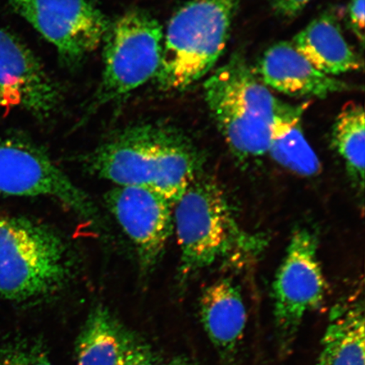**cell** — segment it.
I'll return each mask as SVG.
<instances>
[{"mask_svg":"<svg viewBox=\"0 0 365 365\" xmlns=\"http://www.w3.org/2000/svg\"><path fill=\"white\" fill-rule=\"evenodd\" d=\"M202 158L184 132L162 123H143L117 132L91 153L85 165L116 186L156 191L175 205L200 175Z\"/></svg>","mask_w":365,"mask_h":365,"instance_id":"1","label":"cell"},{"mask_svg":"<svg viewBox=\"0 0 365 365\" xmlns=\"http://www.w3.org/2000/svg\"><path fill=\"white\" fill-rule=\"evenodd\" d=\"M173 207L182 281L222 259L251 257L264 248L261 237L242 230L225 192L209 177L196 178Z\"/></svg>","mask_w":365,"mask_h":365,"instance_id":"2","label":"cell"},{"mask_svg":"<svg viewBox=\"0 0 365 365\" xmlns=\"http://www.w3.org/2000/svg\"><path fill=\"white\" fill-rule=\"evenodd\" d=\"M205 98L235 156L245 161L267 154L278 100L236 53L209 77Z\"/></svg>","mask_w":365,"mask_h":365,"instance_id":"3","label":"cell"},{"mask_svg":"<svg viewBox=\"0 0 365 365\" xmlns=\"http://www.w3.org/2000/svg\"><path fill=\"white\" fill-rule=\"evenodd\" d=\"M74 262L53 228L25 217H0V299L47 298L71 281Z\"/></svg>","mask_w":365,"mask_h":365,"instance_id":"4","label":"cell"},{"mask_svg":"<svg viewBox=\"0 0 365 365\" xmlns=\"http://www.w3.org/2000/svg\"><path fill=\"white\" fill-rule=\"evenodd\" d=\"M241 0H191L171 18L154 81L182 91L202 79L225 51Z\"/></svg>","mask_w":365,"mask_h":365,"instance_id":"5","label":"cell"},{"mask_svg":"<svg viewBox=\"0 0 365 365\" xmlns=\"http://www.w3.org/2000/svg\"><path fill=\"white\" fill-rule=\"evenodd\" d=\"M164 34L148 12L133 10L111 23L104 48V70L91 109L115 101L156 76Z\"/></svg>","mask_w":365,"mask_h":365,"instance_id":"6","label":"cell"},{"mask_svg":"<svg viewBox=\"0 0 365 365\" xmlns=\"http://www.w3.org/2000/svg\"><path fill=\"white\" fill-rule=\"evenodd\" d=\"M274 319L282 353H289L307 314L322 304L326 282L314 232H294L272 285Z\"/></svg>","mask_w":365,"mask_h":365,"instance_id":"7","label":"cell"},{"mask_svg":"<svg viewBox=\"0 0 365 365\" xmlns=\"http://www.w3.org/2000/svg\"><path fill=\"white\" fill-rule=\"evenodd\" d=\"M0 195L45 196L85 220H99L98 209L88 195L44 150L29 141L0 138Z\"/></svg>","mask_w":365,"mask_h":365,"instance_id":"8","label":"cell"},{"mask_svg":"<svg viewBox=\"0 0 365 365\" xmlns=\"http://www.w3.org/2000/svg\"><path fill=\"white\" fill-rule=\"evenodd\" d=\"M17 14L56 48L61 61L76 67L98 48L111 22L88 0H9Z\"/></svg>","mask_w":365,"mask_h":365,"instance_id":"9","label":"cell"},{"mask_svg":"<svg viewBox=\"0 0 365 365\" xmlns=\"http://www.w3.org/2000/svg\"><path fill=\"white\" fill-rule=\"evenodd\" d=\"M105 202L134 245L140 271L153 272L172 235L173 204L140 186L114 187L105 195Z\"/></svg>","mask_w":365,"mask_h":365,"instance_id":"10","label":"cell"},{"mask_svg":"<svg viewBox=\"0 0 365 365\" xmlns=\"http://www.w3.org/2000/svg\"><path fill=\"white\" fill-rule=\"evenodd\" d=\"M59 103L61 91L34 53L0 27V107L21 108L45 120Z\"/></svg>","mask_w":365,"mask_h":365,"instance_id":"11","label":"cell"},{"mask_svg":"<svg viewBox=\"0 0 365 365\" xmlns=\"http://www.w3.org/2000/svg\"><path fill=\"white\" fill-rule=\"evenodd\" d=\"M254 71L267 88L292 97L326 98L354 89L353 86L318 71L290 42L269 48Z\"/></svg>","mask_w":365,"mask_h":365,"instance_id":"12","label":"cell"},{"mask_svg":"<svg viewBox=\"0 0 365 365\" xmlns=\"http://www.w3.org/2000/svg\"><path fill=\"white\" fill-rule=\"evenodd\" d=\"M200 314L205 333L223 362L234 359L247 322L238 286L220 279L205 287L200 299Z\"/></svg>","mask_w":365,"mask_h":365,"instance_id":"13","label":"cell"},{"mask_svg":"<svg viewBox=\"0 0 365 365\" xmlns=\"http://www.w3.org/2000/svg\"><path fill=\"white\" fill-rule=\"evenodd\" d=\"M318 71L331 76L359 71L363 59L350 47L333 11L316 18L291 42Z\"/></svg>","mask_w":365,"mask_h":365,"instance_id":"14","label":"cell"},{"mask_svg":"<svg viewBox=\"0 0 365 365\" xmlns=\"http://www.w3.org/2000/svg\"><path fill=\"white\" fill-rule=\"evenodd\" d=\"M307 104L290 105L280 101L274 117L267 154L281 166L304 177L317 175L321 162L305 138L302 115Z\"/></svg>","mask_w":365,"mask_h":365,"instance_id":"15","label":"cell"},{"mask_svg":"<svg viewBox=\"0 0 365 365\" xmlns=\"http://www.w3.org/2000/svg\"><path fill=\"white\" fill-rule=\"evenodd\" d=\"M363 304H344L332 310L317 365H365Z\"/></svg>","mask_w":365,"mask_h":365,"instance_id":"16","label":"cell"},{"mask_svg":"<svg viewBox=\"0 0 365 365\" xmlns=\"http://www.w3.org/2000/svg\"><path fill=\"white\" fill-rule=\"evenodd\" d=\"M121 330L106 307H95L77 337L76 365H118Z\"/></svg>","mask_w":365,"mask_h":365,"instance_id":"17","label":"cell"},{"mask_svg":"<svg viewBox=\"0 0 365 365\" xmlns=\"http://www.w3.org/2000/svg\"><path fill=\"white\" fill-rule=\"evenodd\" d=\"M332 143L346 170L364 188L365 121L361 105L350 103L341 109L332 128Z\"/></svg>","mask_w":365,"mask_h":365,"instance_id":"18","label":"cell"},{"mask_svg":"<svg viewBox=\"0 0 365 365\" xmlns=\"http://www.w3.org/2000/svg\"><path fill=\"white\" fill-rule=\"evenodd\" d=\"M0 365H54L39 341L20 339L0 348Z\"/></svg>","mask_w":365,"mask_h":365,"instance_id":"19","label":"cell"},{"mask_svg":"<svg viewBox=\"0 0 365 365\" xmlns=\"http://www.w3.org/2000/svg\"><path fill=\"white\" fill-rule=\"evenodd\" d=\"M118 365H158L153 355L143 341L130 333L121 330Z\"/></svg>","mask_w":365,"mask_h":365,"instance_id":"20","label":"cell"},{"mask_svg":"<svg viewBox=\"0 0 365 365\" xmlns=\"http://www.w3.org/2000/svg\"><path fill=\"white\" fill-rule=\"evenodd\" d=\"M349 22L360 43L364 42L365 0H351L348 8Z\"/></svg>","mask_w":365,"mask_h":365,"instance_id":"21","label":"cell"},{"mask_svg":"<svg viewBox=\"0 0 365 365\" xmlns=\"http://www.w3.org/2000/svg\"><path fill=\"white\" fill-rule=\"evenodd\" d=\"M312 0H271L272 10L282 18L298 16Z\"/></svg>","mask_w":365,"mask_h":365,"instance_id":"22","label":"cell"},{"mask_svg":"<svg viewBox=\"0 0 365 365\" xmlns=\"http://www.w3.org/2000/svg\"><path fill=\"white\" fill-rule=\"evenodd\" d=\"M170 365H188V364H184L181 361H176V362H173V364H171Z\"/></svg>","mask_w":365,"mask_h":365,"instance_id":"23","label":"cell"}]
</instances>
